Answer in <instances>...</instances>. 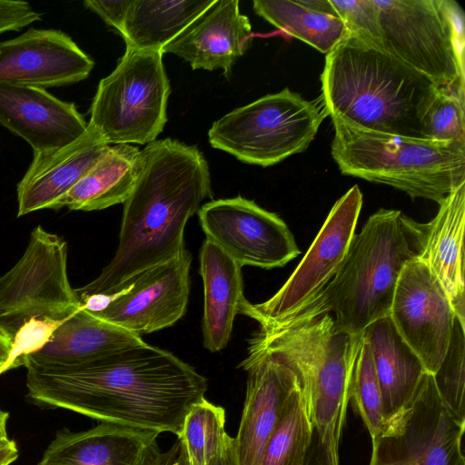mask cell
Instances as JSON below:
<instances>
[{"instance_id":"5bb4252c","label":"cell","mask_w":465,"mask_h":465,"mask_svg":"<svg viewBox=\"0 0 465 465\" xmlns=\"http://www.w3.org/2000/svg\"><path fill=\"white\" fill-rule=\"evenodd\" d=\"M198 215L206 239L242 267H282L301 253L283 220L242 196L211 201Z\"/></svg>"},{"instance_id":"9a60e30c","label":"cell","mask_w":465,"mask_h":465,"mask_svg":"<svg viewBox=\"0 0 465 465\" xmlns=\"http://www.w3.org/2000/svg\"><path fill=\"white\" fill-rule=\"evenodd\" d=\"M390 317L425 371L434 374L447 352L457 315L440 281L417 257L401 272Z\"/></svg>"},{"instance_id":"f35d334b","label":"cell","mask_w":465,"mask_h":465,"mask_svg":"<svg viewBox=\"0 0 465 465\" xmlns=\"http://www.w3.org/2000/svg\"><path fill=\"white\" fill-rule=\"evenodd\" d=\"M156 465H191L185 445L179 437L168 450L161 452Z\"/></svg>"},{"instance_id":"d4e9b609","label":"cell","mask_w":465,"mask_h":465,"mask_svg":"<svg viewBox=\"0 0 465 465\" xmlns=\"http://www.w3.org/2000/svg\"><path fill=\"white\" fill-rule=\"evenodd\" d=\"M361 335L371 352L387 421L409 403L427 371L390 315L370 324Z\"/></svg>"},{"instance_id":"74e56055","label":"cell","mask_w":465,"mask_h":465,"mask_svg":"<svg viewBox=\"0 0 465 465\" xmlns=\"http://www.w3.org/2000/svg\"><path fill=\"white\" fill-rule=\"evenodd\" d=\"M304 465H339L338 453L321 440L315 429Z\"/></svg>"},{"instance_id":"d6a6232c","label":"cell","mask_w":465,"mask_h":465,"mask_svg":"<svg viewBox=\"0 0 465 465\" xmlns=\"http://www.w3.org/2000/svg\"><path fill=\"white\" fill-rule=\"evenodd\" d=\"M425 138L438 142L465 141L464 93L440 88L424 118Z\"/></svg>"},{"instance_id":"4dcf8cb0","label":"cell","mask_w":465,"mask_h":465,"mask_svg":"<svg viewBox=\"0 0 465 465\" xmlns=\"http://www.w3.org/2000/svg\"><path fill=\"white\" fill-rule=\"evenodd\" d=\"M350 400L356 406L371 438L378 435L383 430L386 420L371 352L362 335L351 369Z\"/></svg>"},{"instance_id":"277c9868","label":"cell","mask_w":465,"mask_h":465,"mask_svg":"<svg viewBox=\"0 0 465 465\" xmlns=\"http://www.w3.org/2000/svg\"><path fill=\"white\" fill-rule=\"evenodd\" d=\"M361 336L340 331L330 313L298 312L261 323L249 341V347L274 351L293 368L319 438L337 453Z\"/></svg>"},{"instance_id":"f1b7e54d","label":"cell","mask_w":465,"mask_h":465,"mask_svg":"<svg viewBox=\"0 0 465 465\" xmlns=\"http://www.w3.org/2000/svg\"><path fill=\"white\" fill-rule=\"evenodd\" d=\"M313 430L301 384L267 441L262 465H304Z\"/></svg>"},{"instance_id":"7a4b0ae2","label":"cell","mask_w":465,"mask_h":465,"mask_svg":"<svg viewBox=\"0 0 465 465\" xmlns=\"http://www.w3.org/2000/svg\"><path fill=\"white\" fill-rule=\"evenodd\" d=\"M210 195L208 163L196 146L170 138L149 143L124 203L115 254L98 277L74 289L78 301L112 295L136 274L180 256L185 225Z\"/></svg>"},{"instance_id":"6da1fadb","label":"cell","mask_w":465,"mask_h":465,"mask_svg":"<svg viewBox=\"0 0 465 465\" xmlns=\"http://www.w3.org/2000/svg\"><path fill=\"white\" fill-rule=\"evenodd\" d=\"M27 395L103 422L179 436L207 380L172 352L145 342L68 367L27 365Z\"/></svg>"},{"instance_id":"44dd1931","label":"cell","mask_w":465,"mask_h":465,"mask_svg":"<svg viewBox=\"0 0 465 465\" xmlns=\"http://www.w3.org/2000/svg\"><path fill=\"white\" fill-rule=\"evenodd\" d=\"M158 435L106 422L79 432L64 428L37 465H156Z\"/></svg>"},{"instance_id":"3957f363","label":"cell","mask_w":465,"mask_h":465,"mask_svg":"<svg viewBox=\"0 0 465 465\" xmlns=\"http://www.w3.org/2000/svg\"><path fill=\"white\" fill-rule=\"evenodd\" d=\"M325 111L357 127L426 139L424 118L440 88L393 55L348 34L326 54Z\"/></svg>"},{"instance_id":"d6986e66","label":"cell","mask_w":465,"mask_h":465,"mask_svg":"<svg viewBox=\"0 0 465 465\" xmlns=\"http://www.w3.org/2000/svg\"><path fill=\"white\" fill-rule=\"evenodd\" d=\"M0 124L25 139L34 152L64 147L88 126L75 104L45 89L0 83Z\"/></svg>"},{"instance_id":"b9f144b4","label":"cell","mask_w":465,"mask_h":465,"mask_svg":"<svg viewBox=\"0 0 465 465\" xmlns=\"http://www.w3.org/2000/svg\"><path fill=\"white\" fill-rule=\"evenodd\" d=\"M18 449L15 441L0 448V465H10L18 457Z\"/></svg>"},{"instance_id":"e575fe53","label":"cell","mask_w":465,"mask_h":465,"mask_svg":"<svg viewBox=\"0 0 465 465\" xmlns=\"http://www.w3.org/2000/svg\"><path fill=\"white\" fill-rule=\"evenodd\" d=\"M64 321L32 318L26 322L14 335L11 351L0 368V375L22 366L23 359L42 349Z\"/></svg>"},{"instance_id":"9c48e42d","label":"cell","mask_w":465,"mask_h":465,"mask_svg":"<svg viewBox=\"0 0 465 465\" xmlns=\"http://www.w3.org/2000/svg\"><path fill=\"white\" fill-rule=\"evenodd\" d=\"M324 116L314 103L285 88L223 115L208 138L213 148L266 167L304 151Z\"/></svg>"},{"instance_id":"7c38bea8","label":"cell","mask_w":465,"mask_h":465,"mask_svg":"<svg viewBox=\"0 0 465 465\" xmlns=\"http://www.w3.org/2000/svg\"><path fill=\"white\" fill-rule=\"evenodd\" d=\"M362 193L353 185L332 206L292 275L269 300L245 306L242 314L259 324L285 319L315 300L334 277L355 235Z\"/></svg>"},{"instance_id":"52a82bcc","label":"cell","mask_w":465,"mask_h":465,"mask_svg":"<svg viewBox=\"0 0 465 465\" xmlns=\"http://www.w3.org/2000/svg\"><path fill=\"white\" fill-rule=\"evenodd\" d=\"M381 49L431 79L464 93V14L453 0H374Z\"/></svg>"},{"instance_id":"7bdbcfd3","label":"cell","mask_w":465,"mask_h":465,"mask_svg":"<svg viewBox=\"0 0 465 465\" xmlns=\"http://www.w3.org/2000/svg\"><path fill=\"white\" fill-rule=\"evenodd\" d=\"M9 418V413L0 409V448L10 444L13 440H10L7 435L6 424Z\"/></svg>"},{"instance_id":"60d3db41","label":"cell","mask_w":465,"mask_h":465,"mask_svg":"<svg viewBox=\"0 0 465 465\" xmlns=\"http://www.w3.org/2000/svg\"><path fill=\"white\" fill-rule=\"evenodd\" d=\"M13 336L0 326V368L5 362L13 344Z\"/></svg>"},{"instance_id":"8992f818","label":"cell","mask_w":465,"mask_h":465,"mask_svg":"<svg viewBox=\"0 0 465 465\" xmlns=\"http://www.w3.org/2000/svg\"><path fill=\"white\" fill-rule=\"evenodd\" d=\"M331 155L345 175L392 186L440 204L465 183V141L438 142L373 132L331 116Z\"/></svg>"},{"instance_id":"2e32d148","label":"cell","mask_w":465,"mask_h":465,"mask_svg":"<svg viewBox=\"0 0 465 465\" xmlns=\"http://www.w3.org/2000/svg\"><path fill=\"white\" fill-rule=\"evenodd\" d=\"M247 372L246 396L234 438L238 465H262L264 448L294 391L302 384L278 353L248 347L239 364Z\"/></svg>"},{"instance_id":"ab89813d","label":"cell","mask_w":465,"mask_h":465,"mask_svg":"<svg viewBox=\"0 0 465 465\" xmlns=\"http://www.w3.org/2000/svg\"><path fill=\"white\" fill-rule=\"evenodd\" d=\"M209 465H238L234 438L229 436L222 450Z\"/></svg>"},{"instance_id":"5b68a950","label":"cell","mask_w":465,"mask_h":465,"mask_svg":"<svg viewBox=\"0 0 465 465\" xmlns=\"http://www.w3.org/2000/svg\"><path fill=\"white\" fill-rule=\"evenodd\" d=\"M403 215L384 208L371 215L353 236L334 277L299 312L330 313L340 331L353 336L390 315L401 272L416 257Z\"/></svg>"},{"instance_id":"1f68e13d","label":"cell","mask_w":465,"mask_h":465,"mask_svg":"<svg viewBox=\"0 0 465 465\" xmlns=\"http://www.w3.org/2000/svg\"><path fill=\"white\" fill-rule=\"evenodd\" d=\"M432 376L447 411L458 422L465 423V326L457 317L447 352Z\"/></svg>"},{"instance_id":"ffe728a7","label":"cell","mask_w":465,"mask_h":465,"mask_svg":"<svg viewBox=\"0 0 465 465\" xmlns=\"http://www.w3.org/2000/svg\"><path fill=\"white\" fill-rule=\"evenodd\" d=\"M252 38V25L241 14L239 1L215 0L162 52L180 56L193 69H223L229 78L235 62L250 47Z\"/></svg>"},{"instance_id":"ac0fdd59","label":"cell","mask_w":465,"mask_h":465,"mask_svg":"<svg viewBox=\"0 0 465 465\" xmlns=\"http://www.w3.org/2000/svg\"><path fill=\"white\" fill-rule=\"evenodd\" d=\"M439 205L436 216L429 223H418L405 214L403 222L416 257L440 281L457 318L465 324V183Z\"/></svg>"},{"instance_id":"f546056e","label":"cell","mask_w":465,"mask_h":465,"mask_svg":"<svg viewBox=\"0 0 465 465\" xmlns=\"http://www.w3.org/2000/svg\"><path fill=\"white\" fill-rule=\"evenodd\" d=\"M177 437L185 445L191 465H209L229 438L224 409L202 399L187 413Z\"/></svg>"},{"instance_id":"8fae6325","label":"cell","mask_w":465,"mask_h":465,"mask_svg":"<svg viewBox=\"0 0 465 465\" xmlns=\"http://www.w3.org/2000/svg\"><path fill=\"white\" fill-rule=\"evenodd\" d=\"M460 423L425 372L409 403L372 439L369 465H465Z\"/></svg>"},{"instance_id":"83f0119b","label":"cell","mask_w":465,"mask_h":465,"mask_svg":"<svg viewBox=\"0 0 465 465\" xmlns=\"http://www.w3.org/2000/svg\"><path fill=\"white\" fill-rule=\"evenodd\" d=\"M252 6L271 25L326 54L349 34L337 15L318 9L312 0H254Z\"/></svg>"},{"instance_id":"4fadbf2b","label":"cell","mask_w":465,"mask_h":465,"mask_svg":"<svg viewBox=\"0 0 465 465\" xmlns=\"http://www.w3.org/2000/svg\"><path fill=\"white\" fill-rule=\"evenodd\" d=\"M190 252L136 274L109 296H91L80 305L134 334L173 326L185 313L190 291Z\"/></svg>"},{"instance_id":"e0dca14e","label":"cell","mask_w":465,"mask_h":465,"mask_svg":"<svg viewBox=\"0 0 465 465\" xmlns=\"http://www.w3.org/2000/svg\"><path fill=\"white\" fill-rule=\"evenodd\" d=\"M94 65L65 33L30 28L0 41V83L45 89L80 82Z\"/></svg>"},{"instance_id":"d590c367","label":"cell","mask_w":465,"mask_h":465,"mask_svg":"<svg viewBox=\"0 0 465 465\" xmlns=\"http://www.w3.org/2000/svg\"><path fill=\"white\" fill-rule=\"evenodd\" d=\"M41 19L42 14L35 11L27 2L0 0V35L19 31Z\"/></svg>"},{"instance_id":"603a6c76","label":"cell","mask_w":465,"mask_h":465,"mask_svg":"<svg viewBox=\"0 0 465 465\" xmlns=\"http://www.w3.org/2000/svg\"><path fill=\"white\" fill-rule=\"evenodd\" d=\"M143 342L140 336L80 306L55 330L42 349L23 359L22 366H75Z\"/></svg>"},{"instance_id":"cb8c5ba5","label":"cell","mask_w":465,"mask_h":465,"mask_svg":"<svg viewBox=\"0 0 465 465\" xmlns=\"http://www.w3.org/2000/svg\"><path fill=\"white\" fill-rule=\"evenodd\" d=\"M199 260L204 292L203 346L217 352L227 346L234 318L248 301L243 294L242 266L207 239Z\"/></svg>"},{"instance_id":"8d00e7d4","label":"cell","mask_w":465,"mask_h":465,"mask_svg":"<svg viewBox=\"0 0 465 465\" xmlns=\"http://www.w3.org/2000/svg\"><path fill=\"white\" fill-rule=\"evenodd\" d=\"M131 2L132 0H86L84 5L121 34Z\"/></svg>"},{"instance_id":"4316f807","label":"cell","mask_w":465,"mask_h":465,"mask_svg":"<svg viewBox=\"0 0 465 465\" xmlns=\"http://www.w3.org/2000/svg\"><path fill=\"white\" fill-rule=\"evenodd\" d=\"M215 0H132L121 32L126 46L162 51Z\"/></svg>"},{"instance_id":"7402d4cb","label":"cell","mask_w":465,"mask_h":465,"mask_svg":"<svg viewBox=\"0 0 465 465\" xmlns=\"http://www.w3.org/2000/svg\"><path fill=\"white\" fill-rule=\"evenodd\" d=\"M109 145L88 124L85 133L74 142L57 149L34 152V159L17 184V216L52 209Z\"/></svg>"},{"instance_id":"ba28073f","label":"cell","mask_w":465,"mask_h":465,"mask_svg":"<svg viewBox=\"0 0 465 465\" xmlns=\"http://www.w3.org/2000/svg\"><path fill=\"white\" fill-rule=\"evenodd\" d=\"M163 54L126 46L116 68L100 81L88 124L108 144L149 143L163 131L171 92Z\"/></svg>"},{"instance_id":"30bf717a","label":"cell","mask_w":465,"mask_h":465,"mask_svg":"<svg viewBox=\"0 0 465 465\" xmlns=\"http://www.w3.org/2000/svg\"><path fill=\"white\" fill-rule=\"evenodd\" d=\"M67 274V243L36 226L20 260L0 276V326L14 338L30 319L63 321L80 308Z\"/></svg>"},{"instance_id":"836d02e7","label":"cell","mask_w":465,"mask_h":465,"mask_svg":"<svg viewBox=\"0 0 465 465\" xmlns=\"http://www.w3.org/2000/svg\"><path fill=\"white\" fill-rule=\"evenodd\" d=\"M349 34L381 49L379 12L374 0H329Z\"/></svg>"},{"instance_id":"484cf974","label":"cell","mask_w":465,"mask_h":465,"mask_svg":"<svg viewBox=\"0 0 465 465\" xmlns=\"http://www.w3.org/2000/svg\"><path fill=\"white\" fill-rule=\"evenodd\" d=\"M139 149L109 145L83 178L52 209L96 211L124 203L138 173Z\"/></svg>"}]
</instances>
